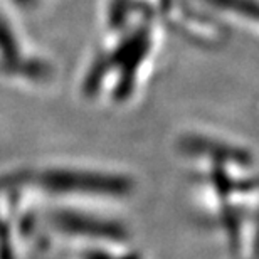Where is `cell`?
<instances>
[{"label":"cell","instance_id":"5","mask_svg":"<svg viewBox=\"0 0 259 259\" xmlns=\"http://www.w3.org/2000/svg\"><path fill=\"white\" fill-rule=\"evenodd\" d=\"M123 246H105V244H86L84 249H81L77 259H143L140 252L120 249Z\"/></svg>","mask_w":259,"mask_h":259},{"label":"cell","instance_id":"6","mask_svg":"<svg viewBox=\"0 0 259 259\" xmlns=\"http://www.w3.org/2000/svg\"><path fill=\"white\" fill-rule=\"evenodd\" d=\"M0 259H17V244L14 239L10 215L4 212H0Z\"/></svg>","mask_w":259,"mask_h":259},{"label":"cell","instance_id":"7","mask_svg":"<svg viewBox=\"0 0 259 259\" xmlns=\"http://www.w3.org/2000/svg\"><path fill=\"white\" fill-rule=\"evenodd\" d=\"M212 4H215L217 7L222 9H234L237 12L249 15L252 20H256V5L252 2L247 4V0H212Z\"/></svg>","mask_w":259,"mask_h":259},{"label":"cell","instance_id":"2","mask_svg":"<svg viewBox=\"0 0 259 259\" xmlns=\"http://www.w3.org/2000/svg\"><path fill=\"white\" fill-rule=\"evenodd\" d=\"M152 40L147 27L137 29L123 42L90 66L82 77L81 90L86 98L108 93L115 103H126L138 84L140 71L148 58Z\"/></svg>","mask_w":259,"mask_h":259},{"label":"cell","instance_id":"1","mask_svg":"<svg viewBox=\"0 0 259 259\" xmlns=\"http://www.w3.org/2000/svg\"><path fill=\"white\" fill-rule=\"evenodd\" d=\"M0 190L39 192L59 199H126L135 182L130 175L101 168L58 167L22 168L0 179Z\"/></svg>","mask_w":259,"mask_h":259},{"label":"cell","instance_id":"3","mask_svg":"<svg viewBox=\"0 0 259 259\" xmlns=\"http://www.w3.org/2000/svg\"><path fill=\"white\" fill-rule=\"evenodd\" d=\"M49 226L56 234L86 244L125 246L130 234L121 222L95 215L86 210L58 209L49 214Z\"/></svg>","mask_w":259,"mask_h":259},{"label":"cell","instance_id":"4","mask_svg":"<svg viewBox=\"0 0 259 259\" xmlns=\"http://www.w3.org/2000/svg\"><path fill=\"white\" fill-rule=\"evenodd\" d=\"M0 72L14 79L42 82L48 81L51 66L42 59L32 58L24 51L12 27L0 19Z\"/></svg>","mask_w":259,"mask_h":259}]
</instances>
